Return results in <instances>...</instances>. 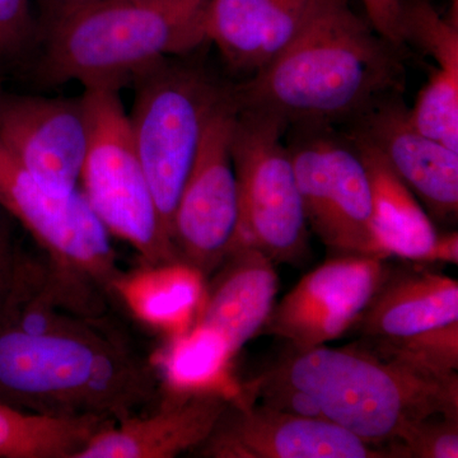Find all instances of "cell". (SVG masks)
Masks as SVG:
<instances>
[{"instance_id": "3", "label": "cell", "mask_w": 458, "mask_h": 458, "mask_svg": "<svg viewBox=\"0 0 458 458\" xmlns=\"http://www.w3.org/2000/svg\"><path fill=\"white\" fill-rule=\"evenodd\" d=\"M251 381L302 394L318 418L375 447L434 415H458V375L434 377L385 360L360 342L294 349Z\"/></svg>"}, {"instance_id": "22", "label": "cell", "mask_w": 458, "mask_h": 458, "mask_svg": "<svg viewBox=\"0 0 458 458\" xmlns=\"http://www.w3.org/2000/svg\"><path fill=\"white\" fill-rule=\"evenodd\" d=\"M110 424L98 418H45L0 403V458H75Z\"/></svg>"}, {"instance_id": "9", "label": "cell", "mask_w": 458, "mask_h": 458, "mask_svg": "<svg viewBox=\"0 0 458 458\" xmlns=\"http://www.w3.org/2000/svg\"><path fill=\"white\" fill-rule=\"evenodd\" d=\"M288 144L309 229L333 255H386L373 231L369 174L349 140L328 126H294Z\"/></svg>"}, {"instance_id": "28", "label": "cell", "mask_w": 458, "mask_h": 458, "mask_svg": "<svg viewBox=\"0 0 458 458\" xmlns=\"http://www.w3.org/2000/svg\"><path fill=\"white\" fill-rule=\"evenodd\" d=\"M361 3L366 8L370 26L375 29V31L394 47H403V32H401L403 2L401 0H361Z\"/></svg>"}, {"instance_id": "21", "label": "cell", "mask_w": 458, "mask_h": 458, "mask_svg": "<svg viewBox=\"0 0 458 458\" xmlns=\"http://www.w3.org/2000/svg\"><path fill=\"white\" fill-rule=\"evenodd\" d=\"M152 360L165 390H218L232 394L240 390L232 375L233 355L219 335L201 325L194 324L179 335L167 337Z\"/></svg>"}, {"instance_id": "11", "label": "cell", "mask_w": 458, "mask_h": 458, "mask_svg": "<svg viewBox=\"0 0 458 458\" xmlns=\"http://www.w3.org/2000/svg\"><path fill=\"white\" fill-rule=\"evenodd\" d=\"M388 269L385 259L333 255L276 303L261 333L294 349L339 339L351 333Z\"/></svg>"}, {"instance_id": "17", "label": "cell", "mask_w": 458, "mask_h": 458, "mask_svg": "<svg viewBox=\"0 0 458 458\" xmlns=\"http://www.w3.org/2000/svg\"><path fill=\"white\" fill-rule=\"evenodd\" d=\"M207 280L195 324L214 331L236 357L261 333L276 306V264L254 247L236 245Z\"/></svg>"}, {"instance_id": "2", "label": "cell", "mask_w": 458, "mask_h": 458, "mask_svg": "<svg viewBox=\"0 0 458 458\" xmlns=\"http://www.w3.org/2000/svg\"><path fill=\"white\" fill-rule=\"evenodd\" d=\"M400 47L336 0L273 62L240 86V108L276 114L291 126L352 123L403 86Z\"/></svg>"}, {"instance_id": "23", "label": "cell", "mask_w": 458, "mask_h": 458, "mask_svg": "<svg viewBox=\"0 0 458 458\" xmlns=\"http://www.w3.org/2000/svg\"><path fill=\"white\" fill-rule=\"evenodd\" d=\"M360 343L378 357L397 361L434 377H452L458 370V321L411 335L361 337Z\"/></svg>"}, {"instance_id": "8", "label": "cell", "mask_w": 458, "mask_h": 458, "mask_svg": "<svg viewBox=\"0 0 458 458\" xmlns=\"http://www.w3.org/2000/svg\"><path fill=\"white\" fill-rule=\"evenodd\" d=\"M0 207L31 234L57 276L114 298L123 270L111 234L80 189H50L0 143Z\"/></svg>"}, {"instance_id": "1", "label": "cell", "mask_w": 458, "mask_h": 458, "mask_svg": "<svg viewBox=\"0 0 458 458\" xmlns=\"http://www.w3.org/2000/svg\"><path fill=\"white\" fill-rule=\"evenodd\" d=\"M152 357L105 316L66 309L47 270L18 283L0 312V403L51 419L119 423L161 394Z\"/></svg>"}, {"instance_id": "10", "label": "cell", "mask_w": 458, "mask_h": 458, "mask_svg": "<svg viewBox=\"0 0 458 458\" xmlns=\"http://www.w3.org/2000/svg\"><path fill=\"white\" fill-rule=\"evenodd\" d=\"M237 110L232 87V98L205 129L172 216L171 240L179 260L207 279L236 242L238 191L231 144Z\"/></svg>"}, {"instance_id": "6", "label": "cell", "mask_w": 458, "mask_h": 458, "mask_svg": "<svg viewBox=\"0 0 458 458\" xmlns=\"http://www.w3.org/2000/svg\"><path fill=\"white\" fill-rule=\"evenodd\" d=\"M84 96L90 129L80 185L90 209L143 264L180 261L135 150L119 90L84 89Z\"/></svg>"}, {"instance_id": "7", "label": "cell", "mask_w": 458, "mask_h": 458, "mask_svg": "<svg viewBox=\"0 0 458 458\" xmlns=\"http://www.w3.org/2000/svg\"><path fill=\"white\" fill-rule=\"evenodd\" d=\"M286 128L276 114L238 107L231 144L238 191L234 246L254 247L274 264H300L309 254L310 229L283 143Z\"/></svg>"}, {"instance_id": "26", "label": "cell", "mask_w": 458, "mask_h": 458, "mask_svg": "<svg viewBox=\"0 0 458 458\" xmlns=\"http://www.w3.org/2000/svg\"><path fill=\"white\" fill-rule=\"evenodd\" d=\"M31 0H0V56L16 57L38 42Z\"/></svg>"}, {"instance_id": "15", "label": "cell", "mask_w": 458, "mask_h": 458, "mask_svg": "<svg viewBox=\"0 0 458 458\" xmlns=\"http://www.w3.org/2000/svg\"><path fill=\"white\" fill-rule=\"evenodd\" d=\"M236 394L161 388L152 408L93 434L75 458H172L200 447Z\"/></svg>"}, {"instance_id": "4", "label": "cell", "mask_w": 458, "mask_h": 458, "mask_svg": "<svg viewBox=\"0 0 458 458\" xmlns=\"http://www.w3.org/2000/svg\"><path fill=\"white\" fill-rule=\"evenodd\" d=\"M207 7V5H205ZM174 0H95L45 21L38 42L42 87L80 82L120 89L205 41L204 11Z\"/></svg>"}, {"instance_id": "25", "label": "cell", "mask_w": 458, "mask_h": 458, "mask_svg": "<svg viewBox=\"0 0 458 458\" xmlns=\"http://www.w3.org/2000/svg\"><path fill=\"white\" fill-rule=\"evenodd\" d=\"M386 447L394 458H457L458 415H434Z\"/></svg>"}, {"instance_id": "27", "label": "cell", "mask_w": 458, "mask_h": 458, "mask_svg": "<svg viewBox=\"0 0 458 458\" xmlns=\"http://www.w3.org/2000/svg\"><path fill=\"white\" fill-rule=\"evenodd\" d=\"M11 222V216L0 207V312L7 302L21 267L29 258L14 242Z\"/></svg>"}, {"instance_id": "30", "label": "cell", "mask_w": 458, "mask_h": 458, "mask_svg": "<svg viewBox=\"0 0 458 458\" xmlns=\"http://www.w3.org/2000/svg\"><path fill=\"white\" fill-rule=\"evenodd\" d=\"M42 7L47 12V20L57 14L64 13L69 9L81 7L87 3L95 2V0H40Z\"/></svg>"}, {"instance_id": "12", "label": "cell", "mask_w": 458, "mask_h": 458, "mask_svg": "<svg viewBox=\"0 0 458 458\" xmlns=\"http://www.w3.org/2000/svg\"><path fill=\"white\" fill-rule=\"evenodd\" d=\"M204 458H394L325 420L280 411L234 396L207 441L192 452Z\"/></svg>"}, {"instance_id": "14", "label": "cell", "mask_w": 458, "mask_h": 458, "mask_svg": "<svg viewBox=\"0 0 458 458\" xmlns=\"http://www.w3.org/2000/svg\"><path fill=\"white\" fill-rule=\"evenodd\" d=\"M349 137L375 148L419 199L430 218L456 221L458 152L423 134L410 122L397 93L352 120Z\"/></svg>"}, {"instance_id": "19", "label": "cell", "mask_w": 458, "mask_h": 458, "mask_svg": "<svg viewBox=\"0 0 458 458\" xmlns=\"http://www.w3.org/2000/svg\"><path fill=\"white\" fill-rule=\"evenodd\" d=\"M207 278L182 261L143 264L123 271L114 285V300L148 327L165 337L179 335L197 321Z\"/></svg>"}, {"instance_id": "31", "label": "cell", "mask_w": 458, "mask_h": 458, "mask_svg": "<svg viewBox=\"0 0 458 458\" xmlns=\"http://www.w3.org/2000/svg\"><path fill=\"white\" fill-rule=\"evenodd\" d=\"M177 3H182V4L190 5V7L201 8L207 5L208 0H174Z\"/></svg>"}, {"instance_id": "13", "label": "cell", "mask_w": 458, "mask_h": 458, "mask_svg": "<svg viewBox=\"0 0 458 458\" xmlns=\"http://www.w3.org/2000/svg\"><path fill=\"white\" fill-rule=\"evenodd\" d=\"M86 96L53 98L0 89V143L59 192L80 186L89 141Z\"/></svg>"}, {"instance_id": "20", "label": "cell", "mask_w": 458, "mask_h": 458, "mask_svg": "<svg viewBox=\"0 0 458 458\" xmlns=\"http://www.w3.org/2000/svg\"><path fill=\"white\" fill-rule=\"evenodd\" d=\"M348 140L369 174L373 231L386 258L423 264L438 236L429 214L375 148L357 138Z\"/></svg>"}, {"instance_id": "16", "label": "cell", "mask_w": 458, "mask_h": 458, "mask_svg": "<svg viewBox=\"0 0 458 458\" xmlns=\"http://www.w3.org/2000/svg\"><path fill=\"white\" fill-rule=\"evenodd\" d=\"M336 0H208L205 41L232 69L255 74Z\"/></svg>"}, {"instance_id": "5", "label": "cell", "mask_w": 458, "mask_h": 458, "mask_svg": "<svg viewBox=\"0 0 458 458\" xmlns=\"http://www.w3.org/2000/svg\"><path fill=\"white\" fill-rule=\"evenodd\" d=\"M132 84L137 89L128 114L132 141L171 237L174 208L205 129L232 98V86L218 82L203 68L171 57Z\"/></svg>"}, {"instance_id": "29", "label": "cell", "mask_w": 458, "mask_h": 458, "mask_svg": "<svg viewBox=\"0 0 458 458\" xmlns=\"http://www.w3.org/2000/svg\"><path fill=\"white\" fill-rule=\"evenodd\" d=\"M458 264V234L457 232H447V233L437 236L436 242L428 254L423 264Z\"/></svg>"}, {"instance_id": "18", "label": "cell", "mask_w": 458, "mask_h": 458, "mask_svg": "<svg viewBox=\"0 0 458 458\" xmlns=\"http://www.w3.org/2000/svg\"><path fill=\"white\" fill-rule=\"evenodd\" d=\"M458 321V282L423 269H388L351 333L361 337L411 335Z\"/></svg>"}, {"instance_id": "24", "label": "cell", "mask_w": 458, "mask_h": 458, "mask_svg": "<svg viewBox=\"0 0 458 458\" xmlns=\"http://www.w3.org/2000/svg\"><path fill=\"white\" fill-rule=\"evenodd\" d=\"M409 117L419 131L458 152L457 75L433 71Z\"/></svg>"}]
</instances>
